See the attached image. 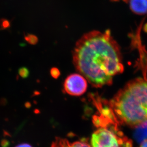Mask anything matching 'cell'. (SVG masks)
<instances>
[{
	"instance_id": "cell-1",
	"label": "cell",
	"mask_w": 147,
	"mask_h": 147,
	"mask_svg": "<svg viewBox=\"0 0 147 147\" xmlns=\"http://www.w3.org/2000/svg\"><path fill=\"white\" fill-rule=\"evenodd\" d=\"M76 69L95 87L112 83L124 70L120 49L110 30L92 31L77 42L73 53Z\"/></svg>"
},
{
	"instance_id": "cell-2",
	"label": "cell",
	"mask_w": 147,
	"mask_h": 147,
	"mask_svg": "<svg viewBox=\"0 0 147 147\" xmlns=\"http://www.w3.org/2000/svg\"><path fill=\"white\" fill-rule=\"evenodd\" d=\"M110 104L116 119L122 124L136 127L147 121V79L130 81Z\"/></svg>"
},
{
	"instance_id": "cell-3",
	"label": "cell",
	"mask_w": 147,
	"mask_h": 147,
	"mask_svg": "<svg viewBox=\"0 0 147 147\" xmlns=\"http://www.w3.org/2000/svg\"><path fill=\"white\" fill-rule=\"evenodd\" d=\"M116 131L102 127L93 133L91 139L92 147H131L129 140L119 137Z\"/></svg>"
},
{
	"instance_id": "cell-4",
	"label": "cell",
	"mask_w": 147,
	"mask_h": 147,
	"mask_svg": "<svg viewBox=\"0 0 147 147\" xmlns=\"http://www.w3.org/2000/svg\"><path fill=\"white\" fill-rule=\"evenodd\" d=\"M65 91L73 96H80L86 92L88 83L86 79L80 74L69 75L64 82Z\"/></svg>"
},
{
	"instance_id": "cell-5",
	"label": "cell",
	"mask_w": 147,
	"mask_h": 147,
	"mask_svg": "<svg viewBox=\"0 0 147 147\" xmlns=\"http://www.w3.org/2000/svg\"><path fill=\"white\" fill-rule=\"evenodd\" d=\"M129 1L131 11L135 14L143 15L147 13V0H129Z\"/></svg>"
},
{
	"instance_id": "cell-6",
	"label": "cell",
	"mask_w": 147,
	"mask_h": 147,
	"mask_svg": "<svg viewBox=\"0 0 147 147\" xmlns=\"http://www.w3.org/2000/svg\"><path fill=\"white\" fill-rule=\"evenodd\" d=\"M134 137L137 142H143L147 140V121L136 126Z\"/></svg>"
},
{
	"instance_id": "cell-7",
	"label": "cell",
	"mask_w": 147,
	"mask_h": 147,
	"mask_svg": "<svg viewBox=\"0 0 147 147\" xmlns=\"http://www.w3.org/2000/svg\"><path fill=\"white\" fill-rule=\"evenodd\" d=\"M60 147H90L88 143L84 142H76L69 143L67 141H63L60 143Z\"/></svg>"
},
{
	"instance_id": "cell-8",
	"label": "cell",
	"mask_w": 147,
	"mask_h": 147,
	"mask_svg": "<svg viewBox=\"0 0 147 147\" xmlns=\"http://www.w3.org/2000/svg\"><path fill=\"white\" fill-rule=\"evenodd\" d=\"M10 26V22L8 20L2 19L0 20V27L2 29H6Z\"/></svg>"
},
{
	"instance_id": "cell-9",
	"label": "cell",
	"mask_w": 147,
	"mask_h": 147,
	"mask_svg": "<svg viewBox=\"0 0 147 147\" xmlns=\"http://www.w3.org/2000/svg\"><path fill=\"white\" fill-rule=\"evenodd\" d=\"M18 72H19L20 76L24 78H27V77L28 76V74H29L28 69L24 67L20 68Z\"/></svg>"
},
{
	"instance_id": "cell-10",
	"label": "cell",
	"mask_w": 147,
	"mask_h": 147,
	"mask_svg": "<svg viewBox=\"0 0 147 147\" xmlns=\"http://www.w3.org/2000/svg\"><path fill=\"white\" fill-rule=\"evenodd\" d=\"M25 39L28 42L32 45L35 44L37 42V39L35 36L33 35H27V36H25Z\"/></svg>"
},
{
	"instance_id": "cell-11",
	"label": "cell",
	"mask_w": 147,
	"mask_h": 147,
	"mask_svg": "<svg viewBox=\"0 0 147 147\" xmlns=\"http://www.w3.org/2000/svg\"><path fill=\"white\" fill-rule=\"evenodd\" d=\"M15 147H32L30 145L27 143H22L17 145Z\"/></svg>"
},
{
	"instance_id": "cell-12",
	"label": "cell",
	"mask_w": 147,
	"mask_h": 147,
	"mask_svg": "<svg viewBox=\"0 0 147 147\" xmlns=\"http://www.w3.org/2000/svg\"><path fill=\"white\" fill-rule=\"evenodd\" d=\"M140 147H147V140L142 142V144L140 145Z\"/></svg>"
},
{
	"instance_id": "cell-13",
	"label": "cell",
	"mask_w": 147,
	"mask_h": 147,
	"mask_svg": "<svg viewBox=\"0 0 147 147\" xmlns=\"http://www.w3.org/2000/svg\"><path fill=\"white\" fill-rule=\"evenodd\" d=\"M112 1H120V0H112ZM122 1H125V2H128L129 0H122Z\"/></svg>"
},
{
	"instance_id": "cell-14",
	"label": "cell",
	"mask_w": 147,
	"mask_h": 147,
	"mask_svg": "<svg viewBox=\"0 0 147 147\" xmlns=\"http://www.w3.org/2000/svg\"><path fill=\"white\" fill-rule=\"evenodd\" d=\"M52 147H57V145H56V144H53V145H52Z\"/></svg>"
}]
</instances>
